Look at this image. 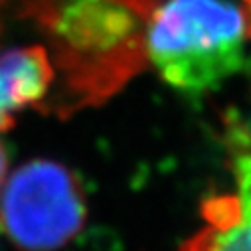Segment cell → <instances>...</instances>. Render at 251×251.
<instances>
[{
    "label": "cell",
    "instance_id": "52a82bcc",
    "mask_svg": "<svg viewBox=\"0 0 251 251\" xmlns=\"http://www.w3.org/2000/svg\"><path fill=\"white\" fill-rule=\"evenodd\" d=\"M239 2H241V10L245 14V20H247L249 32H251V0H239Z\"/></svg>",
    "mask_w": 251,
    "mask_h": 251
},
{
    "label": "cell",
    "instance_id": "277c9868",
    "mask_svg": "<svg viewBox=\"0 0 251 251\" xmlns=\"http://www.w3.org/2000/svg\"><path fill=\"white\" fill-rule=\"evenodd\" d=\"M222 131L233 192L202 204L204 226L180 251H251V127L229 113Z\"/></svg>",
    "mask_w": 251,
    "mask_h": 251
},
{
    "label": "cell",
    "instance_id": "8992f818",
    "mask_svg": "<svg viewBox=\"0 0 251 251\" xmlns=\"http://www.w3.org/2000/svg\"><path fill=\"white\" fill-rule=\"evenodd\" d=\"M6 168H8V156H6L2 143H0V186H2L6 180Z\"/></svg>",
    "mask_w": 251,
    "mask_h": 251
},
{
    "label": "cell",
    "instance_id": "5b68a950",
    "mask_svg": "<svg viewBox=\"0 0 251 251\" xmlns=\"http://www.w3.org/2000/svg\"><path fill=\"white\" fill-rule=\"evenodd\" d=\"M55 72L48 51L36 44L0 48V131L14 125L24 107L46 105L53 91Z\"/></svg>",
    "mask_w": 251,
    "mask_h": 251
},
{
    "label": "cell",
    "instance_id": "3957f363",
    "mask_svg": "<svg viewBox=\"0 0 251 251\" xmlns=\"http://www.w3.org/2000/svg\"><path fill=\"white\" fill-rule=\"evenodd\" d=\"M77 178L55 160L34 158L0 186V231L20 251H57L85 224Z\"/></svg>",
    "mask_w": 251,
    "mask_h": 251
},
{
    "label": "cell",
    "instance_id": "6da1fadb",
    "mask_svg": "<svg viewBox=\"0 0 251 251\" xmlns=\"http://www.w3.org/2000/svg\"><path fill=\"white\" fill-rule=\"evenodd\" d=\"M22 44L48 51L55 113L99 105L147 57L129 0H0V48Z\"/></svg>",
    "mask_w": 251,
    "mask_h": 251
},
{
    "label": "cell",
    "instance_id": "7a4b0ae2",
    "mask_svg": "<svg viewBox=\"0 0 251 251\" xmlns=\"http://www.w3.org/2000/svg\"><path fill=\"white\" fill-rule=\"evenodd\" d=\"M251 38L241 6L229 0H162L145 32L147 59L184 93H204L237 74Z\"/></svg>",
    "mask_w": 251,
    "mask_h": 251
}]
</instances>
